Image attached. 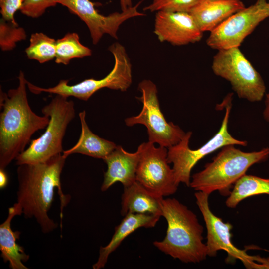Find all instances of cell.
Returning a JSON list of instances; mask_svg holds the SVG:
<instances>
[{
  "label": "cell",
  "mask_w": 269,
  "mask_h": 269,
  "mask_svg": "<svg viewBox=\"0 0 269 269\" xmlns=\"http://www.w3.org/2000/svg\"><path fill=\"white\" fill-rule=\"evenodd\" d=\"M66 158L61 153L43 162L18 165L16 203L24 217H34L44 233H49L58 226L48 214L55 188L60 194L61 207L66 203L60 181Z\"/></svg>",
  "instance_id": "obj_1"
},
{
  "label": "cell",
  "mask_w": 269,
  "mask_h": 269,
  "mask_svg": "<svg viewBox=\"0 0 269 269\" xmlns=\"http://www.w3.org/2000/svg\"><path fill=\"white\" fill-rule=\"evenodd\" d=\"M16 88L7 93L0 89V169L5 168L25 149L32 135L46 128L49 117L35 113L29 105L27 80L23 71L18 77Z\"/></svg>",
  "instance_id": "obj_2"
},
{
  "label": "cell",
  "mask_w": 269,
  "mask_h": 269,
  "mask_svg": "<svg viewBox=\"0 0 269 269\" xmlns=\"http://www.w3.org/2000/svg\"><path fill=\"white\" fill-rule=\"evenodd\" d=\"M162 216L167 223L165 238L153 245L160 251L185 263H197L207 256L203 227L196 214L175 198L163 199Z\"/></svg>",
  "instance_id": "obj_3"
},
{
  "label": "cell",
  "mask_w": 269,
  "mask_h": 269,
  "mask_svg": "<svg viewBox=\"0 0 269 269\" xmlns=\"http://www.w3.org/2000/svg\"><path fill=\"white\" fill-rule=\"evenodd\" d=\"M235 145L222 147L211 162L192 175L189 187L209 195L217 191L221 195L228 196L235 183L246 174L250 167L266 161L269 156V147L244 152Z\"/></svg>",
  "instance_id": "obj_4"
},
{
  "label": "cell",
  "mask_w": 269,
  "mask_h": 269,
  "mask_svg": "<svg viewBox=\"0 0 269 269\" xmlns=\"http://www.w3.org/2000/svg\"><path fill=\"white\" fill-rule=\"evenodd\" d=\"M68 97L56 95L41 112L50 120L46 131L30 141L29 147L15 159L17 165L46 161L63 152L62 141L69 124L75 116L74 103Z\"/></svg>",
  "instance_id": "obj_5"
},
{
  "label": "cell",
  "mask_w": 269,
  "mask_h": 269,
  "mask_svg": "<svg viewBox=\"0 0 269 269\" xmlns=\"http://www.w3.org/2000/svg\"><path fill=\"white\" fill-rule=\"evenodd\" d=\"M232 96L233 93H229L222 102L218 105L220 107H225L224 117L220 129L206 143L197 149H190L189 143L192 133L189 131L186 133L179 142L168 148L167 160L169 164H173L172 169L178 184L183 183L189 187L192 169L205 156L227 145H247V141L235 138L228 131Z\"/></svg>",
  "instance_id": "obj_6"
},
{
  "label": "cell",
  "mask_w": 269,
  "mask_h": 269,
  "mask_svg": "<svg viewBox=\"0 0 269 269\" xmlns=\"http://www.w3.org/2000/svg\"><path fill=\"white\" fill-rule=\"evenodd\" d=\"M108 50L114 56V65L111 72L101 79H87L73 85H68L69 80H61L56 86L47 88L35 86L27 81V87L35 94L47 92L68 98L72 96L83 101H87L104 88L126 91L132 82V65L126 50L118 42L110 45Z\"/></svg>",
  "instance_id": "obj_7"
},
{
  "label": "cell",
  "mask_w": 269,
  "mask_h": 269,
  "mask_svg": "<svg viewBox=\"0 0 269 269\" xmlns=\"http://www.w3.org/2000/svg\"><path fill=\"white\" fill-rule=\"evenodd\" d=\"M211 68L215 75L230 83L240 99L257 102L263 98L266 92L264 81L239 47L218 50Z\"/></svg>",
  "instance_id": "obj_8"
},
{
  "label": "cell",
  "mask_w": 269,
  "mask_h": 269,
  "mask_svg": "<svg viewBox=\"0 0 269 269\" xmlns=\"http://www.w3.org/2000/svg\"><path fill=\"white\" fill-rule=\"evenodd\" d=\"M141 96L137 97L143 104L140 113L137 116L125 119L126 125L132 127L140 124L147 130L149 141L160 146L169 148L177 144L185 135L178 125L168 122L160 108L155 84L149 80H143L138 86Z\"/></svg>",
  "instance_id": "obj_9"
},
{
  "label": "cell",
  "mask_w": 269,
  "mask_h": 269,
  "mask_svg": "<svg viewBox=\"0 0 269 269\" xmlns=\"http://www.w3.org/2000/svg\"><path fill=\"white\" fill-rule=\"evenodd\" d=\"M269 17V0H257L232 14L210 32L206 44L220 50L239 47L245 39Z\"/></svg>",
  "instance_id": "obj_10"
},
{
  "label": "cell",
  "mask_w": 269,
  "mask_h": 269,
  "mask_svg": "<svg viewBox=\"0 0 269 269\" xmlns=\"http://www.w3.org/2000/svg\"><path fill=\"white\" fill-rule=\"evenodd\" d=\"M154 144L148 141L138 147L139 159L136 181L156 195L169 196L176 192L179 184L169 165L168 149L160 146L156 147Z\"/></svg>",
  "instance_id": "obj_11"
},
{
  "label": "cell",
  "mask_w": 269,
  "mask_h": 269,
  "mask_svg": "<svg viewBox=\"0 0 269 269\" xmlns=\"http://www.w3.org/2000/svg\"><path fill=\"white\" fill-rule=\"evenodd\" d=\"M57 4L66 7L79 17L87 25L93 44H97L104 34L118 39L120 25L129 19L143 16L137 10L140 2L121 12H114L105 16L99 13L90 0H55Z\"/></svg>",
  "instance_id": "obj_12"
},
{
  "label": "cell",
  "mask_w": 269,
  "mask_h": 269,
  "mask_svg": "<svg viewBox=\"0 0 269 269\" xmlns=\"http://www.w3.org/2000/svg\"><path fill=\"white\" fill-rule=\"evenodd\" d=\"M194 195L207 229L206 245L207 256L215 257L218 251L222 250L226 252L230 259L239 260L246 268L248 267L252 261V256L233 244L231 239L232 224L223 222L221 218L213 214L209 205V194L197 191Z\"/></svg>",
  "instance_id": "obj_13"
},
{
  "label": "cell",
  "mask_w": 269,
  "mask_h": 269,
  "mask_svg": "<svg viewBox=\"0 0 269 269\" xmlns=\"http://www.w3.org/2000/svg\"><path fill=\"white\" fill-rule=\"evenodd\" d=\"M154 32L160 42L174 46L198 42L203 33L189 12L169 11L157 12Z\"/></svg>",
  "instance_id": "obj_14"
},
{
  "label": "cell",
  "mask_w": 269,
  "mask_h": 269,
  "mask_svg": "<svg viewBox=\"0 0 269 269\" xmlns=\"http://www.w3.org/2000/svg\"><path fill=\"white\" fill-rule=\"evenodd\" d=\"M139 159L137 150L134 153H130L121 146H117L103 159L107 165V170L104 173L101 191H106L117 182H121L124 187L134 182Z\"/></svg>",
  "instance_id": "obj_15"
},
{
  "label": "cell",
  "mask_w": 269,
  "mask_h": 269,
  "mask_svg": "<svg viewBox=\"0 0 269 269\" xmlns=\"http://www.w3.org/2000/svg\"><path fill=\"white\" fill-rule=\"evenodd\" d=\"M245 7L241 0H199L189 13L202 32H211Z\"/></svg>",
  "instance_id": "obj_16"
},
{
  "label": "cell",
  "mask_w": 269,
  "mask_h": 269,
  "mask_svg": "<svg viewBox=\"0 0 269 269\" xmlns=\"http://www.w3.org/2000/svg\"><path fill=\"white\" fill-rule=\"evenodd\" d=\"M161 216L144 214L129 213L124 216L121 223L116 227L115 232L109 243L101 247L97 261L93 265L94 269L104 268L109 255L119 247L129 235L141 227H154Z\"/></svg>",
  "instance_id": "obj_17"
},
{
  "label": "cell",
  "mask_w": 269,
  "mask_h": 269,
  "mask_svg": "<svg viewBox=\"0 0 269 269\" xmlns=\"http://www.w3.org/2000/svg\"><path fill=\"white\" fill-rule=\"evenodd\" d=\"M163 197L151 192L137 181L124 187L121 213L144 214L162 216Z\"/></svg>",
  "instance_id": "obj_18"
},
{
  "label": "cell",
  "mask_w": 269,
  "mask_h": 269,
  "mask_svg": "<svg viewBox=\"0 0 269 269\" xmlns=\"http://www.w3.org/2000/svg\"><path fill=\"white\" fill-rule=\"evenodd\" d=\"M22 210L16 203L9 208L6 219L0 225V250L1 256L4 262H8L12 269H28L23 263L27 261L29 256L26 254L24 248L16 243L20 232L13 231L11 227V222L16 215H21Z\"/></svg>",
  "instance_id": "obj_19"
},
{
  "label": "cell",
  "mask_w": 269,
  "mask_h": 269,
  "mask_svg": "<svg viewBox=\"0 0 269 269\" xmlns=\"http://www.w3.org/2000/svg\"><path fill=\"white\" fill-rule=\"evenodd\" d=\"M81 131L78 141L70 149L63 151L67 157L74 153H80L96 158L105 159L117 147L115 143L94 134L89 129L85 119L86 111L79 113Z\"/></svg>",
  "instance_id": "obj_20"
},
{
  "label": "cell",
  "mask_w": 269,
  "mask_h": 269,
  "mask_svg": "<svg viewBox=\"0 0 269 269\" xmlns=\"http://www.w3.org/2000/svg\"><path fill=\"white\" fill-rule=\"evenodd\" d=\"M262 194L269 195V178L246 174L235 183L225 204L234 208L245 199Z\"/></svg>",
  "instance_id": "obj_21"
},
{
  "label": "cell",
  "mask_w": 269,
  "mask_h": 269,
  "mask_svg": "<svg viewBox=\"0 0 269 269\" xmlns=\"http://www.w3.org/2000/svg\"><path fill=\"white\" fill-rule=\"evenodd\" d=\"M91 50L80 42L76 33H68L56 40L55 62L67 65L75 58H82L91 56Z\"/></svg>",
  "instance_id": "obj_22"
},
{
  "label": "cell",
  "mask_w": 269,
  "mask_h": 269,
  "mask_svg": "<svg viewBox=\"0 0 269 269\" xmlns=\"http://www.w3.org/2000/svg\"><path fill=\"white\" fill-rule=\"evenodd\" d=\"M25 49L28 58L44 63L55 58L56 40L42 32L31 34Z\"/></svg>",
  "instance_id": "obj_23"
},
{
  "label": "cell",
  "mask_w": 269,
  "mask_h": 269,
  "mask_svg": "<svg viewBox=\"0 0 269 269\" xmlns=\"http://www.w3.org/2000/svg\"><path fill=\"white\" fill-rule=\"evenodd\" d=\"M27 35L24 29L18 23L0 20V47L2 51L12 50L18 42L25 40Z\"/></svg>",
  "instance_id": "obj_24"
},
{
  "label": "cell",
  "mask_w": 269,
  "mask_h": 269,
  "mask_svg": "<svg viewBox=\"0 0 269 269\" xmlns=\"http://www.w3.org/2000/svg\"><path fill=\"white\" fill-rule=\"evenodd\" d=\"M199 0H152L143 8L151 12L158 11L189 12Z\"/></svg>",
  "instance_id": "obj_25"
},
{
  "label": "cell",
  "mask_w": 269,
  "mask_h": 269,
  "mask_svg": "<svg viewBox=\"0 0 269 269\" xmlns=\"http://www.w3.org/2000/svg\"><path fill=\"white\" fill-rule=\"evenodd\" d=\"M57 3L55 0H24L20 10L24 15L32 18L41 16L46 10L54 7Z\"/></svg>",
  "instance_id": "obj_26"
},
{
  "label": "cell",
  "mask_w": 269,
  "mask_h": 269,
  "mask_svg": "<svg viewBox=\"0 0 269 269\" xmlns=\"http://www.w3.org/2000/svg\"><path fill=\"white\" fill-rule=\"evenodd\" d=\"M24 0H0V13L4 20L14 23H17L14 15L20 10Z\"/></svg>",
  "instance_id": "obj_27"
},
{
  "label": "cell",
  "mask_w": 269,
  "mask_h": 269,
  "mask_svg": "<svg viewBox=\"0 0 269 269\" xmlns=\"http://www.w3.org/2000/svg\"><path fill=\"white\" fill-rule=\"evenodd\" d=\"M265 107L263 112L264 119L269 123V92L266 94L265 100Z\"/></svg>",
  "instance_id": "obj_28"
},
{
  "label": "cell",
  "mask_w": 269,
  "mask_h": 269,
  "mask_svg": "<svg viewBox=\"0 0 269 269\" xmlns=\"http://www.w3.org/2000/svg\"><path fill=\"white\" fill-rule=\"evenodd\" d=\"M8 177L4 170L0 169V188L3 189L7 184Z\"/></svg>",
  "instance_id": "obj_29"
},
{
  "label": "cell",
  "mask_w": 269,
  "mask_h": 269,
  "mask_svg": "<svg viewBox=\"0 0 269 269\" xmlns=\"http://www.w3.org/2000/svg\"><path fill=\"white\" fill-rule=\"evenodd\" d=\"M121 10L125 11L129 8L132 7V0H119Z\"/></svg>",
  "instance_id": "obj_30"
}]
</instances>
